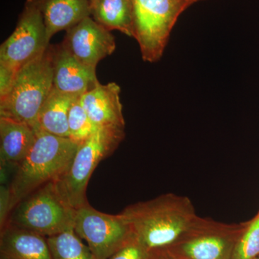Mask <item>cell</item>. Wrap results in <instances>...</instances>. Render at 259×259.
Segmentation results:
<instances>
[{
  "label": "cell",
  "mask_w": 259,
  "mask_h": 259,
  "mask_svg": "<svg viewBox=\"0 0 259 259\" xmlns=\"http://www.w3.org/2000/svg\"><path fill=\"white\" fill-rule=\"evenodd\" d=\"M121 213L135 238L149 250L175 243L197 217L191 199L174 193L131 204Z\"/></svg>",
  "instance_id": "obj_1"
},
{
  "label": "cell",
  "mask_w": 259,
  "mask_h": 259,
  "mask_svg": "<svg viewBox=\"0 0 259 259\" xmlns=\"http://www.w3.org/2000/svg\"><path fill=\"white\" fill-rule=\"evenodd\" d=\"M36 135L35 144L16 166L9 185L14 207L38 187L59 180L69 168L80 145L70 138L44 132Z\"/></svg>",
  "instance_id": "obj_2"
},
{
  "label": "cell",
  "mask_w": 259,
  "mask_h": 259,
  "mask_svg": "<svg viewBox=\"0 0 259 259\" xmlns=\"http://www.w3.org/2000/svg\"><path fill=\"white\" fill-rule=\"evenodd\" d=\"M54 88L52 45L18 70L13 88L0 100V117L33 125Z\"/></svg>",
  "instance_id": "obj_3"
},
{
  "label": "cell",
  "mask_w": 259,
  "mask_h": 259,
  "mask_svg": "<svg viewBox=\"0 0 259 259\" xmlns=\"http://www.w3.org/2000/svg\"><path fill=\"white\" fill-rule=\"evenodd\" d=\"M125 138V128L99 127L80 144L69 168L56 182L64 200L76 209L88 202L86 192L92 175L100 161L112 154Z\"/></svg>",
  "instance_id": "obj_4"
},
{
  "label": "cell",
  "mask_w": 259,
  "mask_h": 259,
  "mask_svg": "<svg viewBox=\"0 0 259 259\" xmlns=\"http://www.w3.org/2000/svg\"><path fill=\"white\" fill-rule=\"evenodd\" d=\"M75 212L59 193L55 182H51L21 199L10 213L7 225L48 238L74 229Z\"/></svg>",
  "instance_id": "obj_5"
},
{
  "label": "cell",
  "mask_w": 259,
  "mask_h": 259,
  "mask_svg": "<svg viewBox=\"0 0 259 259\" xmlns=\"http://www.w3.org/2000/svg\"><path fill=\"white\" fill-rule=\"evenodd\" d=\"M246 222L225 223L197 215L166 251L176 259H233Z\"/></svg>",
  "instance_id": "obj_6"
},
{
  "label": "cell",
  "mask_w": 259,
  "mask_h": 259,
  "mask_svg": "<svg viewBox=\"0 0 259 259\" xmlns=\"http://www.w3.org/2000/svg\"><path fill=\"white\" fill-rule=\"evenodd\" d=\"M134 37L143 60H160L179 17L192 5L190 0H132Z\"/></svg>",
  "instance_id": "obj_7"
},
{
  "label": "cell",
  "mask_w": 259,
  "mask_h": 259,
  "mask_svg": "<svg viewBox=\"0 0 259 259\" xmlns=\"http://www.w3.org/2000/svg\"><path fill=\"white\" fill-rule=\"evenodd\" d=\"M74 230L88 243L95 259H109L134 237L122 213L110 214L83 204L75 212Z\"/></svg>",
  "instance_id": "obj_8"
},
{
  "label": "cell",
  "mask_w": 259,
  "mask_h": 259,
  "mask_svg": "<svg viewBox=\"0 0 259 259\" xmlns=\"http://www.w3.org/2000/svg\"><path fill=\"white\" fill-rule=\"evenodd\" d=\"M49 46L41 13L33 0H26L14 32L0 47V65L18 71Z\"/></svg>",
  "instance_id": "obj_9"
},
{
  "label": "cell",
  "mask_w": 259,
  "mask_h": 259,
  "mask_svg": "<svg viewBox=\"0 0 259 259\" xmlns=\"http://www.w3.org/2000/svg\"><path fill=\"white\" fill-rule=\"evenodd\" d=\"M63 42L84 66L96 70L102 59L115 50V37L91 16L66 30Z\"/></svg>",
  "instance_id": "obj_10"
},
{
  "label": "cell",
  "mask_w": 259,
  "mask_h": 259,
  "mask_svg": "<svg viewBox=\"0 0 259 259\" xmlns=\"http://www.w3.org/2000/svg\"><path fill=\"white\" fill-rule=\"evenodd\" d=\"M52 50L54 88L56 90L81 96L100 83L96 70L81 64L64 42L52 46Z\"/></svg>",
  "instance_id": "obj_11"
},
{
  "label": "cell",
  "mask_w": 259,
  "mask_h": 259,
  "mask_svg": "<svg viewBox=\"0 0 259 259\" xmlns=\"http://www.w3.org/2000/svg\"><path fill=\"white\" fill-rule=\"evenodd\" d=\"M120 88L115 82L98 83L80 97L81 105L97 127L125 128Z\"/></svg>",
  "instance_id": "obj_12"
},
{
  "label": "cell",
  "mask_w": 259,
  "mask_h": 259,
  "mask_svg": "<svg viewBox=\"0 0 259 259\" xmlns=\"http://www.w3.org/2000/svg\"><path fill=\"white\" fill-rule=\"evenodd\" d=\"M0 259H52L47 237L7 225L1 230Z\"/></svg>",
  "instance_id": "obj_13"
},
{
  "label": "cell",
  "mask_w": 259,
  "mask_h": 259,
  "mask_svg": "<svg viewBox=\"0 0 259 259\" xmlns=\"http://www.w3.org/2000/svg\"><path fill=\"white\" fill-rule=\"evenodd\" d=\"M41 13L49 40L91 16L90 0H33Z\"/></svg>",
  "instance_id": "obj_14"
},
{
  "label": "cell",
  "mask_w": 259,
  "mask_h": 259,
  "mask_svg": "<svg viewBox=\"0 0 259 259\" xmlns=\"http://www.w3.org/2000/svg\"><path fill=\"white\" fill-rule=\"evenodd\" d=\"M36 136L26 122L0 117L1 167L18 166L35 144Z\"/></svg>",
  "instance_id": "obj_15"
},
{
  "label": "cell",
  "mask_w": 259,
  "mask_h": 259,
  "mask_svg": "<svg viewBox=\"0 0 259 259\" xmlns=\"http://www.w3.org/2000/svg\"><path fill=\"white\" fill-rule=\"evenodd\" d=\"M76 95L61 93L53 88L32 126L35 133L44 132L69 138L68 117Z\"/></svg>",
  "instance_id": "obj_16"
},
{
  "label": "cell",
  "mask_w": 259,
  "mask_h": 259,
  "mask_svg": "<svg viewBox=\"0 0 259 259\" xmlns=\"http://www.w3.org/2000/svg\"><path fill=\"white\" fill-rule=\"evenodd\" d=\"M91 17L109 31L119 30L134 37L132 0H97L91 5Z\"/></svg>",
  "instance_id": "obj_17"
},
{
  "label": "cell",
  "mask_w": 259,
  "mask_h": 259,
  "mask_svg": "<svg viewBox=\"0 0 259 259\" xmlns=\"http://www.w3.org/2000/svg\"><path fill=\"white\" fill-rule=\"evenodd\" d=\"M47 241L52 259H95L74 229L48 237Z\"/></svg>",
  "instance_id": "obj_18"
},
{
  "label": "cell",
  "mask_w": 259,
  "mask_h": 259,
  "mask_svg": "<svg viewBox=\"0 0 259 259\" xmlns=\"http://www.w3.org/2000/svg\"><path fill=\"white\" fill-rule=\"evenodd\" d=\"M81 96L73 102L69 109L68 117L69 138L81 144L95 132L98 127L93 123L86 110L81 105Z\"/></svg>",
  "instance_id": "obj_19"
},
{
  "label": "cell",
  "mask_w": 259,
  "mask_h": 259,
  "mask_svg": "<svg viewBox=\"0 0 259 259\" xmlns=\"http://www.w3.org/2000/svg\"><path fill=\"white\" fill-rule=\"evenodd\" d=\"M259 256V210L254 217L246 221L233 253V259H253Z\"/></svg>",
  "instance_id": "obj_20"
},
{
  "label": "cell",
  "mask_w": 259,
  "mask_h": 259,
  "mask_svg": "<svg viewBox=\"0 0 259 259\" xmlns=\"http://www.w3.org/2000/svg\"><path fill=\"white\" fill-rule=\"evenodd\" d=\"M151 250L140 243L133 237L120 249L117 250L109 259H150Z\"/></svg>",
  "instance_id": "obj_21"
},
{
  "label": "cell",
  "mask_w": 259,
  "mask_h": 259,
  "mask_svg": "<svg viewBox=\"0 0 259 259\" xmlns=\"http://www.w3.org/2000/svg\"><path fill=\"white\" fill-rule=\"evenodd\" d=\"M13 205V197L9 185L2 184L0 187V227L1 230L8 223Z\"/></svg>",
  "instance_id": "obj_22"
},
{
  "label": "cell",
  "mask_w": 259,
  "mask_h": 259,
  "mask_svg": "<svg viewBox=\"0 0 259 259\" xmlns=\"http://www.w3.org/2000/svg\"><path fill=\"white\" fill-rule=\"evenodd\" d=\"M18 71L0 65V100L10 93Z\"/></svg>",
  "instance_id": "obj_23"
},
{
  "label": "cell",
  "mask_w": 259,
  "mask_h": 259,
  "mask_svg": "<svg viewBox=\"0 0 259 259\" xmlns=\"http://www.w3.org/2000/svg\"><path fill=\"white\" fill-rule=\"evenodd\" d=\"M150 259H176L172 257L166 249H156L151 250Z\"/></svg>",
  "instance_id": "obj_24"
},
{
  "label": "cell",
  "mask_w": 259,
  "mask_h": 259,
  "mask_svg": "<svg viewBox=\"0 0 259 259\" xmlns=\"http://www.w3.org/2000/svg\"><path fill=\"white\" fill-rule=\"evenodd\" d=\"M190 1L192 2V4H194V3H197V2L202 1V0H190Z\"/></svg>",
  "instance_id": "obj_25"
},
{
  "label": "cell",
  "mask_w": 259,
  "mask_h": 259,
  "mask_svg": "<svg viewBox=\"0 0 259 259\" xmlns=\"http://www.w3.org/2000/svg\"><path fill=\"white\" fill-rule=\"evenodd\" d=\"M96 1H97V0H90V5L93 4V3H95Z\"/></svg>",
  "instance_id": "obj_26"
},
{
  "label": "cell",
  "mask_w": 259,
  "mask_h": 259,
  "mask_svg": "<svg viewBox=\"0 0 259 259\" xmlns=\"http://www.w3.org/2000/svg\"><path fill=\"white\" fill-rule=\"evenodd\" d=\"M253 259H259V256H258V257H256V258H253Z\"/></svg>",
  "instance_id": "obj_27"
}]
</instances>
